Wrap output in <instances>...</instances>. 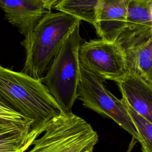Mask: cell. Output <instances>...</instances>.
Wrapping results in <instances>:
<instances>
[{"label":"cell","instance_id":"obj_15","mask_svg":"<svg viewBox=\"0 0 152 152\" xmlns=\"http://www.w3.org/2000/svg\"><path fill=\"white\" fill-rule=\"evenodd\" d=\"M45 6V8L48 11H51L52 9L54 8L55 5L61 1V0H42Z\"/></svg>","mask_w":152,"mask_h":152},{"label":"cell","instance_id":"obj_7","mask_svg":"<svg viewBox=\"0 0 152 152\" xmlns=\"http://www.w3.org/2000/svg\"><path fill=\"white\" fill-rule=\"evenodd\" d=\"M36 138L33 121L0 98V152H24Z\"/></svg>","mask_w":152,"mask_h":152},{"label":"cell","instance_id":"obj_8","mask_svg":"<svg viewBox=\"0 0 152 152\" xmlns=\"http://www.w3.org/2000/svg\"><path fill=\"white\" fill-rule=\"evenodd\" d=\"M151 36V1L128 0L126 26L116 42L125 50L141 45Z\"/></svg>","mask_w":152,"mask_h":152},{"label":"cell","instance_id":"obj_14","mask_svg":"<svg viewBox=\"0 0 152 152\" xmlns=\"http://www.w3.org/2000/svg\"><path fill=\"white\" fill-rule=\"evenodd\" d=\"M126 109L137 128L142 152H152V124L137 113L125 101Z\"/></svg>","mask_w":152,"mask_h":152},{"label":"cell","instance_id":"obj_5","mask_svg":"<svg viewBox=\"0 0 152 152\" xmlns=\"http://www.w3.org/2000/svg\"><path fill=\"white\" fill-rule=\"evenodd\" d=\"M103 78L81 65V77L78 87V99L83 106L97 113L109 117L138 141L137 128L124 100L108 90Z\"/></svg>","mask_w":152,"mask_h":152},{"label":"cell","instance_id":"obj_9","mask_svg":"<svg viewBox=\"0 0 152 152\" xmlns=\"http://www.w3.org/2000/svg\"><path fill=\"white\" fill-rule=\"evenodd\" d=\"M0 5L7 20L24 37L49 11L42 0H0Z\"/></svg>","mask_w":152,"mask_h":152},{"label":"cell","instance_id":"obj_16","mask_svg":"<svg viewBox=\"0 0 152 152\" xmlns=\"http://www.w3.org/2000/svg\"><path fill=\"white\" fill-rule=\"evenodd\" d=\"M142 1H151L152 0H142Z\"/></svg>","mask_w":152,"mask_h":152},{"label":"cell","instance_id":"obj_13","mask_svg":"<svg viewBox=\"0 0 152 152\" xmlns=\"http://www.w3.org/2000/svg\"><path fill=\"white\" fill-rule=\"evenodd\" d=\"M100 1L101 0H61L54 9L94 26L97 10Z\"/></svg>","mask_w":152,"mask_h":152},{"label":"cell","instance_id":"obj_1","mask_svg":"<svg viewBox=\"0 0 152 152\" xmlns=\"http://www.w3.org/2000/svg\"><path fill=\"white\" fill-rule=\"evenodd\" d=\"M0 98L33 121L37 138L50 121L64 112L42 80L2 66Z\"/></svg>","mask_w":152,"mask_h":152},{"label":"cell","instance_id":"obj_10","mask_svg":"<svg viewBox=\"0 0 152 152\" xmlns=\"http://www.w3.org/2000/svg\"><path fill=\"white\" fill-rule=\"evenodd\" d=\"M127 12L128 0H101L94 25L100 39L116 42L126 26Z\"/></svg>","mask_w":152,"mask_h":152},{"label":"cell","instance_id":"obj_2","mask_svg":"<svg viewBox=\"0 0 152 152\" xmlns=\"http://www.w3.org/2000/svg\"><path fill=\"white\" fill-rule=\"evenodd\" d=\"M81 21L62 12L48 11L21 42L26 52L22 72L42 80L66 39Z\"/></svg>","mask_w":152,"mask_h":152},{"label":"cell","instance_id":"obj_4","mask_svg":"<svg viewBox=\"0 0 152 152\" xmlns=\"http://www.w3.org/2000/svg\"><path fill=\"white\" fill-rule=\"evenodd\" d=\"M98 141L97 132L86 120L63 112L47 124L27 152H93Z\"/></svg>","mask_w":152,"mask_h":152},{"label":"cell","instance_id":"obj_3","mask_svg":"<svg viewBox=\"0 0 152 152\" xmlns=\"http://www.w3.org/2000/svg\"><path fill=\"white\" fill-rule=\"evenodd\" d=\"M80 26V23L66 39L42 80L64 112H72L78 99L81 77L79 51L84 42Z\"/></svg>","mask_w":152,"mask_h":152},{"label":"cell","instance_id":"obj_11","mask_svg":"<svg viewBox=\"0 0 152 152\" xmlns=\"http://www.w3.org/2000/svg\"><path fill=\"white\" fill-rule=\"evenodd\" d=\"M115 83L122 100L152 124V85L129 73Z\"/></svg>","mask_w":152,"mask_h":152},{"label":"cell","instance_id":"obj_6","mask_svg":"<svg viewBox=\"0 0 152 152\" xmlns=\"http://www.w3.org/2000/svg\"><path fill=\"white\" fill-rule=\"evenodd\" d=\"M81 65L106 80L115 82L128 74L124 50L116 42L84 41L79 51Z\"/></svg>","mask_w":152,"mask_h":152},{"label":"cell","instance_id":"obj_12","mask_svg":"<svg viewBox=\"0 0 152 152\" xmlns=\"http://www.w3.org/2000/svg\"><path fill=\"white\" fill-rule=\"evenodd\" d=\"M128 73L152 85V36L141 45L124 50Z\"/></svg>","mask_w":152,"mask_h":152}]
</instances>
